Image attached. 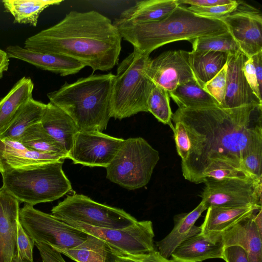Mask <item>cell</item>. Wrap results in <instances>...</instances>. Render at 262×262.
I'll use <instances>...</instances> for the list:
<instances>
[{
	"mask_svg": "<svg viewBox=\"0 0 262 262\" xmlns=\"http://www.w3.org/2000/svg\"><path fill=\"white\" fill-rule=\"evenodd\" d=\"M174 123V139L177 152L182 160H185L189 154L190 143L189 137L184 125L179 121Z\"/></svg>",
	"mask_w": 262,
	"mask_h": 262,
	"instance_id": "obj_41",
	"label": "cell"
},
{
	"mask_svg": "<svg viewBox=\"0 0 262 262\" xmlns=\"http://www.w3.org/2000/svg\"><path fill=\"white\" fill-rule=\"evenodd\" d=\"M66 157L31 150L20 142L0 138V173L30 168L44 164L64 161Z\"/></svg>",
	"mask_w": 262,
	"mask_h": 262,
	"instance_id": "obj_17",
	"label": "cell"
},
{
	"mask_svg": "<svg viewBox=\"0 0 262 262\" xmlns=\"http://www.w3.org/2000/svg\"><path fill=\"white\" fill-rule=\"evenodd\" d=\"M64 161H57L2 173L3 187L19 202L34 206L55 201L73 192L63 169Z\"/></svg>",
	"mask_w": 262,
	"mask_h": 262,
	"instance_id": "obj_5",
	"label": "cell"
},
{
	"mask_svg": "<svg viewBox=\"0 0 262 262\" xmlns=\"http://www.w3.org/2000/svg\"><path fill=\"white\" fill-rule=\"evenodd\" d=\"M262 148L252 151L240 161L241 168L253 178H262Z\"/></svg>",
	"mask_w": 262,
	"mask_h": 262,
	"instance_id": "obj_39",
	"label": "cell"
},
{
	"mask_svg": "<svg viewBox=\"0 0 262 262\" xmlns=\"http://www.w3.org/2000/svg\"><path fill=\"white\" fill-rule=\"evenodd\" d=\"M149 59L134 49L118 64L112 90L111 118L121 120L148 112L147 99L154 84L146 74Z\"/></svg>",
	"mask_w": 262,
	"mask_h": 262,
	"instance_id": "obj_6",
	"label": "cell"
},
{
	"mask_svg": "<svg viewBox=\"0 0 262 262\" xmlns=\"http://www.w3.org/2000/svg\"><path fill=\"white\" fill-rule=\"evenodd\" d=\"M124 140L99 131L79 132L67 159L72 160L74 164L106 168Z\"/></svg>",
	"mask_w": 262,
	"mask_h": 262,
	"instance_id": "obj_12",
	"label": "cell"
},
{
	"mask_svg": "<svg viewBox=\"0 0 262 262\" xmlns=\"http://www.w3.org/2000/svg\"><path fill=\"white\" fill-rule=\"evenodd\" d=\"M262 208L260 205L239 207H210L207 209L201 233L221 234L235 224Z\"/></svg>",
	"mask_w": 262,
	"mask_h": 262,
	"instance_id": "obj_23",
	"label": "cell"
},
{
	"mask_svg": "<svg viewBox=\"0 0 262 262\" xmlns=\"http://www.w3.org/2000/svg\"><path fill=\"white\" fill-rule=\"evenodd\" d=\"M147 106L148 112L151 113L160 122L169 126L173 132L168 92L164 88L154 84L148 96Z\"/></svg>",
	"mask_w": 262,
	"mask_h": 262,
	"instance_id": "obj_33",
	"label": "cell"
},
{
	"mask_svg": "<svg viewBox=\"0 0 262 262\" xmlns=\"http://www.w3.org/2000/svg\"><path fill=\"white\" fill-rule=\"evenodd\" d=\"M34 83L30 77L20 79L0 101V135L32 97Z\"/></svg>",
	"mask_w": 262,
	"mask_h": 262,
	"instance_id": "obj_24",
	"label": "cell"
},
{
	"mask_svg": "<svg viewBox=\"0 0 262 262\" xmlns=\"http://www.w3.org/2000/svg\"><path fill=\"white\" fill-rule=\"evenodd\" d=\"M87 234L86 239L78 245L56 250L76 262H106L109 247L99 238Z\"/></svg>",
	"mask_w": 262,
	"mask_h": 262,
	"instance_id": "obj_31",
	"label": "cell"
},
{
	"mask_svg": "<svg viewBox=\"0 0 262 262\" xmlns=\"http://www.w3.org/2000/svg\"><path fill=\"white\" fill-rule=\"evenodd\" d=\"M51 214L64 222H74L111 229L128 227L137 220L123 209L102 204L79 194L68 195L51 210Z\"/></svg>",
	"mask_w": 262,
	"mask_h": 262,
	"instance_id": "obj_8",
	"label": "cell"
},
{
	"mask_svg": "<svg viewBox=\"0 0 262 262\" xmlns=\"http://www.w3.org/2000/svg\"><path fill=\"white\" fill-rule=\"evenodd\" d=\"M35 245L39 252L42 262H66L61 253L51 246L38 243H35Z\"/></svg>",
	"mask_w": 262,
	"mask_h": 262,
	"instance_id": "obj_42",
	"label": "cell"
},
{
	"mask_svg": "<svg viewBox=\"0 0 262 262\" xmlns=\"http://www.w3.org/2000/svg\"><path fill=\"white\" fill-rule=\"evenodd\" d=\"M203 202L191 211L177 214L173 217L174 227L171 232L162 239L156 243L158 251L164 257L169 259L175 248L190 237L201 232V226L195 223L202 213L207 209Z\"/></svg>",
	"mask_w": 262,
	"mask_h": 262,
	"instance_id": "obj_21",
	"label": "cell"
},
{
	"mask_svg": "<svg viewBox=\"0 0 262 262\" xmlns=\"http://www.w3.org/2000/svg\"><path fill=\"white\" fill-rule=\"evenodd\" d=\"M5 51L9 58L24 61L62 76L76 74L85 67L78 61L65 56L34 52L18 45L9 46Z\"/></svg>",
	"mask_w": 262,
	"mask_h": 262,
	"instance_id": "obj_19",
	"label": "cell"
},
{
	"mask_svg": "<svg viewBox=\"0 0 262 262\" xmlns=\"http://www.w3.org/2000/svg\"><path fill=\"white\" fill-rule=\"evenodd\" d=\"M61 0H4L6 11L14 17V23L35 27L40 13L50 6L58 5Z\"/></svg>",
	"mask_w": 262,
	"mask_h": 262,
	"instance_id": "obj_28",
	"label": "cell"
},
{
	"mask_svg": "<svg viewBox=\"0 0 262 262\" xmlns=\"http://www.w3.org/2000/svg\"><path fill=\"white\" fill-rule=\"evenodd\" d=\"M160 156L144 139L124 140L110 164L106 168V178L129 190L146 185Z\"/></svg>",
	"mask_w": 262,
	"mask_h": 262,
	"instance_id": "obj_7",
	"label": "cell"
},
{
	"mask_svg": "<svg viewBox=\"0 0 262 262\" xmlns=\"http://www.w3.org/2000/svg\"><path fill=\"white\" fill-rule=\"evenodd\" d=\"M121 40L106 16L95 10L71 11L58 23L27 38L24 48L70 57L94 72L109 71L117 64Z\"/></svg>",
	"mask_w": 262,
	"mask_h": 262,
	"instance_id": "obj_2",
	"label": "cell"
},
{
	"mask_svg": "<svg viewBox=\"0 0 262 262\" xmlns=\"http://www.w3.org/2000/svg\"><path fill=\"white\" fill-rule=\"evenodd\" d=\"M206 178H212L216 180L253 178L243 169L235 167L228 163L221 162L212 163L207 167L202 174L201 183H203L204 180Z\"/></svg>",
	"mask_w": 262,
	"mask_h": 262,
	"instance_id": "obj_35",
	"label": "cell"
},
{
	"mask_svg": "<svg viewBox=\"0 0 262 262\" xmlns=\"http://www.w3.org/2000/svg\"><path fill=\"white\" fill-rule=\"evenodd\" d=\"M188 57L189 52L184 50L164 52L153 59L150 58L146 74L155 84L170 92L194 78Z\"/></svg>",
	"mask_w": 262,
	"mask_h": 262,
	"instance_id": "obj_14",
	"label": "cell"
},
{
	"mask_svg": "<svg viewBox=\"0 0 262 262\" xmlns=\"http://www.w3.org/2000/svg\"><path fill=\"white\" fill-rule=\"evenodd\" d=\"M106 262H172L163 256L157 250L149 252L130 254L110 249Z\"/></svg>",
	"mask_w": 262,
	"mask_h": 262,
	"instance_id": "obj_36",
	"label": "cell"
},
{
	"mask_svg": "<svg viewBox=\"0 0 262 262\" xmlns=\"http://www.w3.org/2000/svg\"><path fill=\"white\" fill-rule=\"evenodd\" d=\"M179 4L178 0H145L123 11L119 19L135 23L157 21L166 17Z\"/></svg>",
	"mask_w": 262,
	"mask_h": 262,
	"instance_id": "obj_25",
	"label": "cell"
},
{
	"mask_svg": "<svg viewBox=\"0 0 262 262\" xmlns=\"http://www.w3.org/2000/svg\"><path fill=\"white\" fill-rule=\"evenodd\" d=\"M46 104L31 98L11 122L0 138L18 141L30 126L40 122Z\"/></svg>",
	"mask_w": 262,
	"mask_h": 262,
	"instance_id": "obj_29",
	"label": "cell"
},
{
	"mask_svg": "<svg viewBox=\"0 0 262 262\" xmlns=\"http://www.w3.org/2000/svg\"><path fill=\"white\" fill-rule=\"evenodd\" d=\"M200 196L210 207H239L261 205L262 178H205Z\"/></svg>",
	"mask_w": 262,
	"mask_h": 262,
	"instance_id": "obj_10",
	"label": "cell"
},
{
	"mask_svg": "<svg viewBox=\"0 0 262 262\" xmlns=\"http://www.w3.org/2000/svg\"><path fill=\"white\" fill-rule=\"evenodd\" d=\"M248 59L241 50L234 54H228L226 93L220 107L230 108L250 104L262 105V101L254 93L244 74L243 68Z\"/></svg>",
	"mask_w": 262,
	"mask_h": 262,
	"instance_id": "obj_15",
	"label": "cell"
},
{
	"mask_svg": "<svg viewBox=\"0 0 262 262\" xmlns=\"http://www.w3.org/2000/svg\"><path fill=\"white\" fill-rule=\"evenodd\" d=\"M40 124L68 154L73 147L78 128L65 112L51 102L46 104Z\"/></svg>",
	"mask_w": 262,
	"mask_h": 262,
	"instance_id": "obj_22",
	"label": "cell"
},
{
	"mask_svg": "<svg viewBox=\"0 0 262 262\" xmlns=\"http://www.w3.org/2000/svg\"><path fill=\"white\" fill-rule=\"evenodd\" d=\"M228 54L222 52H189V63L199 84L204 85L215 76L226 65Z\"/></svg>",
	"mask_w": 262,
	"mask_h": 262,
	"instance_id": "obj_27",
	"label": "cell"
},
{
	"mask_svg": "<svg viewBox=\"0 0 262 262\" xmlns=\"http://www.w3.org/2000/svg\"><path fill=\"white\" fill-rule=\"evenodd\" d=\"M189 41L192 44V51L195 52H222L230 55L240 50L239 45L229 31L215 36L197 38Z\"/></svg>",
	"mask_w": 262,
	"mask_h": 262,
	"instance_id": "obj_32",
	"label": "cell"
},
{
	"mask_svg": "<svg viewBox=\"0 0 262 262\" xmlns=\"http://www.w3.org/2000/svg\"><path fill=\"white\" fill-rule=\"evenodd\" d=\"M19 202L0 188V262H19L17 227Z\"/></svg>",
	"mask_w": 262,
	"mask_h": 262,
	"instance_id": "obj_16",
	"label": "cell"
},
{
	"mask_svg": "<svg viewBox=\"0 0 262 262\" xmlns=\"http://www.w3.org/2000/svg\"><path fill=\"white\" fill-rule=\"evenodd\" d=\"M71 226L103 241L110 249L119 252L139 254L156 250L152 223L137 221L121 229L93 227L83 223L67 222Z\"/></svg>",
	"mask_w": 262,
	"mask_h": 262,
	"instance_id": "obj_11",
	"label": "cell"
},
{
	"mask_svg": "<svg viewBox=\"0 0 262 262\" xmlns=\"http://www.w3.org/2000/svg\"><path fill=\"white\" fill-rule=\"evenodd\" d=\"M18 142L31 150L61 156L67 159L68 153L64 148L45 130L40 122L28 128Z\"/></svg>",
	"mask_w": 262,
	"mask_h": 262,
	"instance_id": "obj_30",
	"label": "cell"
},
{
	"mask_svg": "<svg viewBox=\"0 0 262 262\" xmlns=\"http://www.w3.org/2000/svg\"><path fill=\"white\" fill-rule=\"evenodd\" d=\"M233 0H178L179 5L208 7L231 3Z\"/></svg>",
	"mask_w": 262,
	"mask_h": 262,
	"instance_id": "obj_44",
	"label": "cell"
},
{
	"mask_svg": "<svg viewBox=\"0 0 262 262\" xmlns=\"http://www.w3.org/2000/svg\"><path fill=\"white\" fill-rule=\"evenodd\" d=\"M243 70L252 90L262 101V51L249 58L244 64Z\"/></svg>",
	"mask_w": 262,
	"mask_h": 262,
	"instance_id": "obj_34",
	"label": "cell"
},
{
	"mask_svg": "<svg viewBox=\"0 0 262 262\" xmlns=\"http://www.w3.org/2000/svg\"><path fill=\"white\" fill-rule=\"evenodd\" d=\"M238 5L237 1L231 3L208 7L189 6L187 9L199 16L221 20L232 12Z\"/></svg>",
	"mask_w": 262,
	"mask_h": 262,
	"instance_id": "obj_37",
	"label": "cell"
},
{
	"mask_svg": "<svg viewBox=\"0 0 262 262\" xmlns=\"http://www.w3.org/2000/svg\"><path fill=\"white\" fill-rule=\"evenodd\" d=\"M257 211L221 234L224 248L241 247L246 252L249 262H262V237L253 221Z\"/></svg>",
	"mask_w": 262,
	"mask_h": 262,
	"instance_id": "obj_20",
	"label": "cell"
},
{
	"mask_svg": "<svg viewBox=\"0 0 262 262\" xmlns=\"http://www.w3.org/2000/svg\"><path fill=\"white\" fill-rule=\"evenodd\" d=\"M19 262H30V261H20ZM33 262V261H32Z\"/></svg>",
	"mask_w": 262,
	"mask_h": 262,
	"instance_id": "obj_47",
	"label": "cell"
},
{
	"mask_svg": "<svg viewBox=\"0 0 262 262\" xmlns=\"http://www.w3.org/2000/svg\"><path fill=\"white\" fill-rule=\"evenodd\" d=\"M113 24L122 38L134 49L149 55L157 48L180 40L215 36L228 32L222 20L204 17L178 5L165 18L157 21L135 23L115 19Z\"/></svg>",
	"mask_w": 262,
	"mask_h": 262,
	"instance_id": "obj_3",
	"label": "cell"
},
{
	"mask_svg": "<svg viewBox=\"0 0 262 262\" xmlns=\"http://www.w3.org/2000/svg\"><path fill=\"white\" fill-rule=\"evenodd\" d=\"M9 61L6 52L0 49V79L3 77L4 72L8 71Z\"/></svg>",
	"mask_w": 262,
	"mask_h": 262,
	"instance_id": "obj_45",
	"label": "cell"
},
{
	"mask_svg": "<svg viewBox=\"0 0 262 262\" xmlns=\"http://www.w3.org/2000/svg\"><path fill=\"white\" fill-rule=\"evenodd\" d=\"M253 221L260 236L262 237V208L254 214Z\"/></svg>",
	"mask_w": 262,
	"mask_h": 262,
	"instance_id": "obj_46",
	"label": "cell"
},
{
	"mask_svg": "<svg viewBox=\"0 0 262 262\" xmlns=\"http://www.w3.org/2000/svg\"><path fill=\"white\" fill-rule=\"evenodd\" d=\"M168 94L179 108L202 109L220 106L219 102L199 84L194 78L179 85Z\"/></svg>",
	"mask_w": 262,
	"mask_h": 262,
	"instance_id": "obj_26",
	"label": "cell"
},
{
	"mask_svg": "<svg viewBox=\"0 0 262 262\" xmlns=\"http://www.w3.org/2000/svg\"><path fill=\"white\" fill-rule=\"evenodd\" d=\"M224 245L221 234L195 235L179 244L172 252V262H202L223 257Z\"/></svg>",
	"mask_w": 262,
	"mask_h": 262,
	"instance_id": "obj_18",
	"label": "cell"
},
{
	"mask_svg": "<svg viewBox=\"0 0 262 262\" xmlns=\"http://www.w3.org/2000/svg\"><path fill=\"white\" fill-rule=\"evenodd\" d=\"M115 75H91L76 81L65 82L58 90L47 94L50 102L73 120L79 132L106 128L111 116V99Z\"/></svg>",
	"mask_w": 262,
	"mask_h": 262,
	"instance_id": "obj_4",
	"label": "cell"
},
{
	"mask_svg": "<svg viewBox=\"0 0 262 262\" xmlns=\"http://www.w3.org/2000/svg\"><path fill=\"white\" fill-rule=\"evenodd\" d=\"M226 64L220 72L203 86L204 89L220 104L223 102L226 93Z\"/></svg>",
	"mask_w": 262,
	"mask_h": 262,
	"instance_id": "obj_38",
	"label": "cell"
},
{
	"mask_svg": "<svg viewBox=\"0 0 262 262\" xmlns=\"http://www.w3.org/2000/svg\"><path fill=\"white\" fill-rule=\"evenodd\" d=\"M223 259L226 262H249L246 252L239 246L224 248Z\"/></svg>",
	"mask_w": 262,
	"mask_h": 262,
	"instance_id": "obj_43",
	"label": "cell"
},
{
	"mask_svg": "<svg viewBox=\"0 0 262 262\" xmlns=\"http://www.w3.org/2000/svg\"><path fill=\"white\" fill-rule=\"evenodd\" d=\"M17 248L20 261L32 262L35 242L28 235L19 222L17 227Z\"/></svg>",
	"mask_w": 262,
	"mask_h": 262,
	"instance_id": "obj_40",
	"label": "cell"
},
{
	"mask_svg": "<svg viewBox=\"0 0 262 262\" xmlns=\"http://www.w3.org/2000/svg\"><path fill=\"white\" fill-rule=\"evenodd\" d=\"M171 120L185 127L190 143L187 158L181 161L185 179L201 183L212 163L221 162L241 168L248 154L262 148V105L224 108H178Z\"/></svg>",
	"mask_w": 262,
	"mask_h": 262,
	"instance_id": "obj_1",
	"label": "cell"
},
{
	"mask_svg": "<svg viewBox=\"0 0 262 262\" xmlns=\"http://www.w3.org/2000/svg\"><path fill=\"white\" fill-rule=\"evenodd\" d=\"M19 221L35 243L48 245L55 250L74 247L84 241L88 236L85 232L53 215L26 204L20 208Z\"/></svg>",
	"mask_w": 262,
	"mask_h": 262,
	"instance_id": "obj_9",
	"label": "cell"
},
{
	"mask_svg": "<svg viewBox=\"0 0 262 262\" xmlns=\"http://www.w3.org/2000/svg\"><path fill=\"white\" fill-rule=\"evenodd\" d=\"M236 8L221 19L248 58L262 51V16L257 8L237 1Z\"/></svg>",
	"mask_w": 262,
	"mask_h": 262,
	"instance_id": "obj_13",
	"label": "cell"
}]
</instances>
